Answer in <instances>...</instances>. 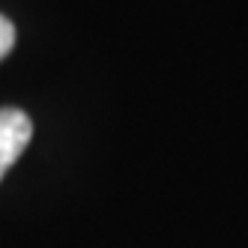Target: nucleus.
I'll return each mask as SVG.
<instances>
[{
	"label": "nucleus",
	"mask_w": 248,
	"mask_h": 248,
	"mask_svg": "<svg viewBox=\"0 0 248 248\" xmlns=\"http://www.w3.org/2000/svg\"><path fill=\"white\" fill-rule=\"evenodd\" d=\"M33 138V123L18 108H0V180L18 162Z\"/></svg>",
	"instance_id": "obj_1"
},
{
	"label": "nucleus",
	"mask_w": 248,
	"mask_h": 248,
	"mask_svg": "<svg viewBox=\"0 0 248 248\" xmlns=\"http://www.w3.org/2000/svg\"><path fill=\"white\" fill-rule=\"evenodd\" d=\"M12 45H15V27L6 15H0V60L12 51Z\"/></svg>",
	"instance_id": "obj_2"
}]
</instances>
